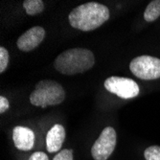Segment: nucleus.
I'll return each mask as SVG.
<instances>
[{"instance_id": "1", "label": "nucleus", "mask_w": 160, "mask_h": 160, "mask_svg": "<svg viewBox=\"0 0 160 160\" xmlns=\"http://www.w3.org/2000/svg\"><path fill=\"white\" fill-rule=\"evenodd\" d=\"M109 18V10L97 2H88L78 6L69 13L70 25L81 31H92Z\"/></svg>"}, {"instance_id": "2", "label": "nucleus", "mask_w": 160, "mask_h": 160, "mask_svg": "<svg viewBox=\"0 0 160 160\" xmlns=\"http://www.w3.org/2000/svg\"><path fill=\"white\" fill-rule=\"evenodd\" d=\"M95 62L93 53L84 48L68 49L59 55L54 62L57 71L64 75H75L89 70Z\"/></svg>"}, {"instance_id": "3", "label": "nucleus", "mask_w": 160, "mask_h": 160, "mask_svg": "<svg viewBox=\"0 0 160 160\" xmlns=\"http://www.w3.org/2000/svg\"><path fill=\"white\" fill-rule=\"evenodd\" d=\"M65 98L62 86L52 80H43L37 83L35 90L30 95L31 104L36 107L46 108L62 104Z\"/></svg>"}, {"instance_id": "4", "label": "nucleus", "mask_w": 160, "mask_h": 160, "mask_svg": "<svg viewBox=\"0 0 160 160\" xmlns=\"http://www.w3.org/2000/svg\"><path fill=\"white\" fill-rule=\"evenodd\" d=\"M129 69L141 80H156L160 78V60L152 56L136 57L130 62Z\"/></svg>"}, {"instance_id": "5", "label": "nucleus", "mask_w": 160, "mask_h": 160, "mask_svg": "<svg viewBox=\"0 0 160 160\" xmlns=\"http://www.w3.org/2000/svg\"><path fill=\"white\" fill-rule=\"evenodd\" d=\"M105 87L109 92L122 99H132L139 94V86L132 79L113 76L105 81Z\"/></svg>"}, {"instance_id": "6", "label": "nucleus", "mask_w": 160, "mask_h": 160, "mask_svg": "<svg viewBox=\"0 0 160 160\" xmlns=\"http://www.w3.org/2000/svg\"><path fill=\"white\" fill-rule=\"evenodd\" d=\"M116 146V132L112 127L103 129L99 138L91 148V154L95 160H107Z\"/></svg>"}, {"instance_id": "7", "label": "nucleus", "mask_w": 160, "mask_h": 160, "mask_svg": "<svg viewBox=\"0 0 160 160\" xmlns=\"http://www.w3.org/2000/svg\"><path fill=\"white\" fill-rule=\"evenodd\" d=\"M45 38V30L40 26H35L22 34L18 39V47L21 51L29 52L38 47Z\"/></svg>"}, {"instance_id": "8", "label": "nucleus", "mask_w": 160, "mask_h": 160, "mask_svg": "<svg viewBox=\"0 0 160 160\" xmlns=\"http://www.w3.org/2000/svg\"><path fill=\"white\" fill-rule=\"evenodd\" d=\"M12 140L17 149L30 151L35 144V133L31 128L18 126L12 130Z\"/></svg>"}, {"instance_id": "9", "label": "nucleus", "mask_w": 160, "mask_h": 160, "mask_svg": "<svg viewBox=\"0 0 160 160\" xmlns=\"http://www.w3.org/2000/svg\"><path fill=\"white\" fill-rule=\"evenodd\" d=\"M65 139V129L64 128L57 124L53 126L47 133L46 136V146L49 152H55L60 151L62 148L63 141Z\"/></svg>"}, {"instance_id": "10", "label": "nucleus", "mask_w": 160, "mask_h": 160, "mask_svg": "<svg viewBox=\"0 0 160 160\" xmlns=\"http://www.w3.org/2000/svg\"><path fill=\"white\" fill-rule=\"evenodd\" d=\"M160 17V0H153L147 6L144 12V18L148 22H152Z\"/></svg>"}, {"instance_id": "11", "label": "nucleus", "mask_w": 160, "mask_h": 160, "mask_svg": "<svg viewBox=\"0 0 160 160\" xmlns=\"http://www.w3.org/2000/svg\"><path fill=\"white\" fill-rule=\"evenodd\" d=\"M23 7L29 16H36L44 9V3L41 0H25Z\"/></svg>"}, {"instance_id": "12", "label": "nucleus", "mask_w": 160, "mask_h": 160, "mask_svg": "<svg viewBox=\"0 0 160 160\" xmlns=\"http://www.w3.org/2000/svg\"><path fill=\"white\" fill-rule=\"evenodd\" d=\"M144 157L146 160H160V147L151 146L144 152Z\"/></svg>"}, {"instance_id": "13", "label": "nucleus", "mask_w": 160, "mask_h": 160, "mask_svg": "<svg viewBox=\"0 0 160 160\" xmlns=\"http://www.w3.org/2000/svg\"><path fill=\"white\" fill-rule=\"evenodd\" d=\"M9 63V53L6 48L0 47V73H3Z\"/></svg>"}, {"instance_id": "14", "label": "nucleus", "mask_w": 160, "mask_h": 160, "mask_svg": "<svg viewBox=\"0 0 160 160\" xmlns=\"http://www.w3.org/2000/svg\"><path fill=\"white\" fill-rule=\"evenodd\" d=\"M53 160H73V151L72 150H62L58 153Z\"/></svg>"}, {"instance_id": "15", "label": "nucleus", "mask_w": 160, "mask_h": 160, "mask_svg": "<svg viewBox=\"0 0 160 160\" xmlns=\"http://www.w3.org/2000/svg\"><path fill=\"white\" fill-rule=\"evenodd\" d=\"M10 107L9 101L6 97L0 96V113H4L6 110H8Z\"/></svg>"}, {"instance_id": "16", "label": "nucleus", "mask_w": 160, "mask_h": 160, "mask_svg": "<svg viewBox=\"0 0 160 160\" xmlns=\"http://www.w3.org/2000/svg\"><path fill=\"white\" fill-rule=\"evenodd\" d=\"M28 160H49L48 156L42 152H34Z\"/></svg>"}]
</instances>
